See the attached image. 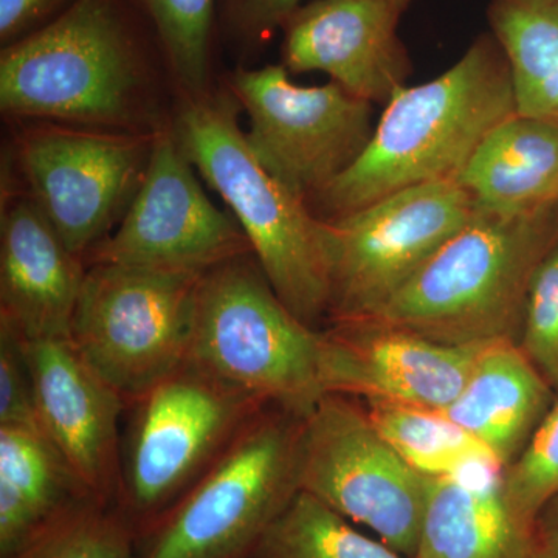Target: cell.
Segmentation results:
<instances>
[{"instance_id":"obj_1","label":"cell","mask_w":558,"mask_h":558,"mask_svg":"<svg viewBox=\"0 0 558 558\" xmlns=\"http://www.w3.org/2000/svg\"><path fill=\"white\" fill-rule=\"evenodd\" d=\"M515 112L508 58L484 33L438 78L392 95L368 148L310 208L333 220L398 191L458 179L483 140Z\"/></svg>"},{"instance_id":"obj_2","label":"cell","mask_w":558,"mask_h":558,"mask_svg":"<svg viewBox=\"0 0 558 558\" xmlns=\"http://www.w3.org/2000/svg\"><path fill=\"white\" fill-rule=\"evenodd\" d=\"M558 244V204L531 215L478 211L373 318L451 347L519 343L529 290Z\"/></svg>"},{"instance_id":"obj_3","label":"cell","mask_w":558,"mask_h":558,"mask_svg":"<svg viewBox=\"0 0 558 558\" xmlns=\"http://www.w3.org/2000/svg\"><path fill=\"white\" fill-rule=\"evenodd\" d=\"M174 137L226 201L279 300L314 329L328 323V223L275 179L250 148L231 102L191 97Z\"/></svg>"},{"instance_id":"obj_4","label":"cell","mask_w":558,"mask_h":558,"mask_svg":"<svg viewBox=\"0 0 558 558\" xmlns=\"http://www.w3.org/2000/svg\"><path fill=\"white\" fill-rule=\"evenodd\" d=\"M143 64L119 0H73L0 57V106L9 116L131 132Z\"/></svg>"},{"instance_id":"obj_5","label":"cell","mask_w":558,"mask_h":558,"mask_svg":"<svg viewBox=\"0 0 558 558\" xmlns=\"http://www.w3.org/2000/svg\"><path fill=\"white\" fill-rule=\"evenodd\" d=\"M319 347L322 329L279 300L253 253L202 275L186 362L306 417L325 396Z\"/></svg>"},{"instance_id":"obj_6","label":"cell","mask_w":558,"mask_h":558,"mask_svg":"<svg viewBox=\"0 0 558 558\" xmlns=\"http://www.w3.org/2000/svg\"><path fill=\"white\" fill-rule=\"evenodd\" d=\"M266 405L137 535V558H247L299 488L301 421Z\"/></svg>"},{"instance_id":"obj_7","label":"cell","mask_w":558,"mask_h":558,"mask_svg":"<svg viewBox=\"0 0 558 558\" xmlns=\"http://www.w3.org/2000/svg\"><path fill=\"white\" fill-rule=\"evenodd\" d=\"M130 405L117 505L138 535L269 403L186 362Z\"/></svg>"},{"instance_id":"obj_8","label":"cell","mask_w":558,"mask_h":558,"mask_svg":"<svg viewBox=\"0 0 558 558\" xmlns=\"http://www.w3.org/2000/svg\"><path fill=\"white\" fill-rule=\"evenodd\" d=\"M202 275L87 266L70 340L128 403L189 360Z\"/></svg>"},{"instance_id":"obj_9","label":"cell","mask_w":558,"mask_h":558,"mask_svg":"<svg viewBox=\"0 0 558 558\" xmlns=\"http://www.w3.org/2000/svg\"><path fill=\"white\" fill-rule=\"evenodd\" d=\"M476 215L458 179L398 191L328 223V325L376 318Z\"/></svg>"},{"instance_id":"obj_10","label":"cell","mask_w":558,"mask_h":558,"mask_svg":"<svg viewBox=\"0 0 558 558\" xmlns=\"http://www.w3.org/2000/svg\"><path fill=\"white\" fill-rule=\"evenodd\" d=\"M296 480L381 543L414 558L427 498V478L389 447L354 399L325 395L301 421Z\"/></svg>"},{"instance_id":"obj_11","label":"cell","mask_w":558,"mask_h":558,"mask_svg":"<svg viewBox=\"0 0 558 558\" xmlns=\"http://www.w3.org/2000/svg\"><path fill=\"white\" fill-rule=\"evenodd\" d=\"M231 89L247 112L256 159L307 207L362 157L376 130L373 102L332 81L299 86L282 64L242 69Z\"/></svg>"},{"instance_id":"obj_12","label":"cell","mask_w":558,"mask_h":558,"mask_svg":"<svg viewBox=\"0 0 558 558\" xmlns=\"http://www.w3.org/2000/svg\"><path fill=\"white\" fill-rule=\"evenodd\" d=\"M156 134L40 126L21 138L28 196L70 252L86 259L131 207Z\"/></svg>"},{"instance_id":"obj_13","label":"cell","mask_w":558,"mask_h":558,"mask_svg":"<svg viewBox=\"0 0 558 558\" xmlns=\"http://www.w3.org/2000/svg\"><path fill=\"white\" fill-rule=\"evenodd\" d=\"M248 253L240 223L208 199L174 132H157L145 179L119 229L84 263L202 275Z\"/></svg>"},{"instance_id":"obj_14","label":"cell","mask_w":558,"mask_h":558,"mask_svg":"<svg viewBox=\"0 0 558 558\" xmlns=\"http://www.w3.org/2000/svg\"><path fill=\"white\" fill-rule=\"evenodd\" d=\"M486 344L451 347L374 319L330 325L322 329L319 347L323 389L444 411L468 384Z\"/></svg>"},{"instance_id":"obj_15","label":"cell","mask_w":558,"mask_h":558,"mask_svg":"<svg viewBox=\"0 0 558 558\" xmlns=\"http://www.w3.org/2000/svg\"><path fill=\"white\" fill-rule=\"evenodd\" d=\"M40 432L98 501L117 505L119 422L130 403L70 339L25 340Z\"/></svg>"},{"instance_id":"obj_16","label":"cell","mask_w":558,"mask_h":558,"mask_svg":"<svg viewBox=\"0 0 558 558\" xmlns=\"http://www.w3.org/2000/svg\"><path fill=\"white\" fill-rule=\"evenodd\" d=\"M395 0H314L282 25L289 73L323 72L349 94L387 105L410 78Z\"/></svg>"},{"instance_id":"obj_17","label":"cell","mask_w":558,"mask_h":558,"mask_svg":"<svg viewBox=\"0 0 558 558\" xmlns=\"http://www.w3.org/2000/svg\"><path fill=\"white\" fill-rule=\"evenodd\" d=\"M86 270L28 194L7 202L0 220V319L28 341L70 339Z\"/></svg>"},{"instance_id":"obj_18","label":"cell","mask_w":558,"mask_h":558,"mask_svg":"<svg viewBox=\"0 0 558 558\" xmlns=\"http://www.w3.org/2000/svg\"><path fill=\"white\" fill-rule=\"evenodd\" d=\"M556 392L515 341H490L444 416L464 428L508 469L556 403Z\"/></svg>"},{"instance_id":"obj_19","label":"cell","mask_w":558,"mask_h":558,"mask_svg":"<svg viewBox=\"0 0 558 558\" xmlns=\"http://www.w3.org/2000/svg\"><path fill=\"white\" fill-rule=\"evenodd\" d=\"M478 211L523 216L558 204V120L513 113L459 174Z\"/></svg>"},{"instance_id":"obj_20","label":"cell","mask_w":558,"mask_h":558,"mask_svg":"<svg viewBox=\"0 0 558 558\" xmlns=\"http://www.w3.org/2000/svg\"><path fill=\"white\" fill-rule=\"evenodd\" d=\"M501 473L427 478L414 558H531L532 527L517 519Z\"/></svg>"},{"instance_id":"obj_21","label":"cell","mask_w":558,"mask_h":558,"mask_svg":"<svg viewBox=\"0 0 558 558\" xmlns=\"http://www.w3.org/2000/svg\"><path fill=\"white\" fill-rule=\"evenodd\" d=\"M90 499L97 498L40 429L0 427V558Z\"/></svg>"},{"instance_id":"obj_22","label":"cell","mask_w":558,"mask_h":558,"mask_svg":"<svg viewBox=\"0 0 558 558\" xmlns=\"http://www.w3.org/2000/svg\"><path fill=\"white\" fill-rule=\"evenodd\" d=\"M487 17L508 58L517 113L558 120V0H492Z\"/></svg>"},{"instance_id":"obj_23","label":"cell","mask_w":558,"mask_h":558,"mask_svg":"<svg viewBox=\"0 0 558 558\" xmlns=\"http://www.w3.org/2000/svg\"><path fill=\"white\" fill-rule=\"evenodd\" d=\"M366 413L381 438L425 478L502 473L497 458L440 411L366 400Z\"/></svg>"},{"instance_id":"obj_24","label":"cell","mask_w":558,"mask_h":558,"mask_svg":"<svg viewBox=\"0 0 558 558\" xmlns=\"http://www.w3.org/2000/svg\"><path fill=\"white\" fill-rule=\"evenodd\" d=\"M247 558H409L360 534L336 510L296 492Z\"/></svg>"},{"instance_id":"obj_25","label":"cell","mask_w":558,"mask_h":558,"mask_svg":"<svg viewBox=\"0 0 558 558\" xmlns=\"http://www.w3.org/2000/svg\"><path fill=\"white\" fill-rule=\"evenodd\" d=\"M10 558H137V531L119 505L90 499Z\"/></svg>"},{"instance_id":"obj_26","label":"cell","mask_w":558,"mask_h":558,"mask_svg":"<svg viewBox=\"0 0 558 558\" xmlns=\"http://www.w3.org/2000/svg\"><path fill=\"white\" fill-rule=\"evenodd\" d=\"M171 69L191 97L204 95L216 0H140Z\"/></svg>"},{"instance_id":"obj_27","label":"cell","mask_w":558,"mask_h":558,"mask_svg":"<svg viewBox=\"0 0 558 558\" xmlns=\"http://www.w3.org/2000/svg\"><path fill=\"white\" fill-rule=\"evenodd\" d=\"M499 486L517 519L529 527L543 506L557 497L558 399L523 453L502 470Z\"/></svg>"},{"instance_id":"obj_28","label":"cell","mask_w":558,"mask_h":558,"mask_svg":"<svg viewBox=\"0 0 558 558\" xmlns=\"http://www.w3.org/2000/svg\"><path fill=\"white\" fill-rule=\"evenodd\" d=\"M519 347L558 399V244L532 279Z\"/></svg>"},{"instance_id":"obj_29","label":"cell","mask_w":558,"mask_h":558,"mask_svg":"<svg viewBox=\"0 0 558 558\" xmlns=\"http://www.w3.org/2000/svg\"><path fill=\"white\" fill-rule=\"evenodd\" d=\"M0 427L39 428L24 337L0 319Z\"/></svg>"},{"instance_id":"obj_30","label":"cell","mask_w":558,"mask_h":558,"mask_svg":"<svg viewBox=\"0 0 558 558\" xmlns=\"http://www.w3.org/2000/svg\"><path fill=\"white\" fill-rule=\"evenodd\" d=\"M301 0H229L231 21L248 35L270 33L282 27Z\"/></svg>"},{"instance_id":"obj_31","label":"cell","mask_w":558,"mask_h":558,"mask_svg":"<svg viewBox=\"0 0 558 558\" xmlns=\"http://www.w3.org/2000/svg\"><path fill=\"white\" fill-rule=\"evenodd\" d=\"M64 0H0V39L14 43L39 28L40 22Z\"/></svg>"},{"instance_id":"obj_32","label":"cell","mask_w":558,"mask_h":558,"mask_svg":"<svg viewBox=\"0 0 558 558\" xmlns=\"http://www.w3.org/2000/svg\"><path fill=\"white\" fill-rule=\"evenodd\" d=\"M531 558H558V495L543 506L534 521Z\"/></svg>"},{"instance_id":"obj_33","label":"cell","mask_w":558,"mask_h":558,"mask_svg":"<svg viewBox=\"0 0 558 558\" xmlns=\"http://www.w3.org/2000/svg\"><path fill=\"white\" fill-rule=\"evenodd\" d=\"M396 3H398V7L400 10L405 13L407 9H409L411 0H395Z\"/></svg>"}]
</instances>
